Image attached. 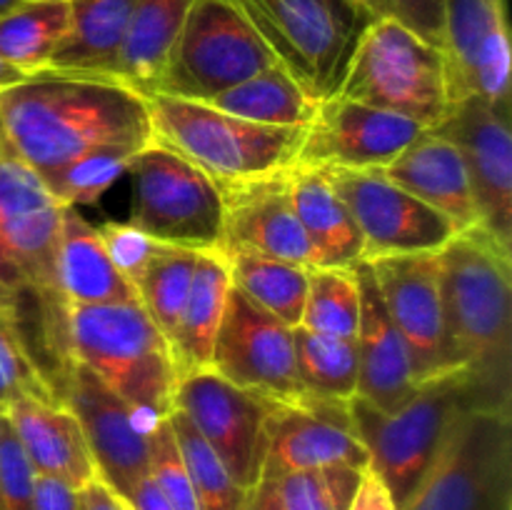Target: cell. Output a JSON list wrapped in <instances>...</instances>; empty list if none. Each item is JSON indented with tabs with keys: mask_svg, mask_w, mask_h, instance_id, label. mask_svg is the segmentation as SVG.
<instances>
[{
	"mask_svg": "<svg viewBox=\"0 0 512 510\" xmlns=\"http://www.w3.org/2000/svg\"><path fill=\"white\" fill-rule=\"evenodd\" d=\"M0 133L43 183L95 150L153 143L143 95L110 78L55 70L0 90Z\"/></svg>",
	"mask_w": 512,
	"mask_h": 510,
	"instance_id": "1",
	"label": "cell"
},
{
	"mask_svg": "<svg viewBox=\"0 0 512 510\" xmlns=\"http://www.w3.org/2000/svg\"><path fill=\"white\" fill-rule=\"evenodd\" d=\"M438 263L450 368L470 373L485 405L510 408L512 253L470 228L438 250Z\"/></svg>",
	"mask_w": 512,
	"mask_h": 510,
	"instance_id": "2",
	"label": "cell"
},
{
	"mask_svg": "<svg viewBox=\"0 0 512 510\" xmlns=\"http://www.w3.org/2000/svg\"><path fill=\"white\" fill-rule=\"evenodd\" d=\"M70 353L148 423L173 413L178 365L140 303L70 305Z\"/></svg>",
	"mask_w": 512,
	"mask_h": 510,
	"instance_id": "3",
	"label": "cell"
},
{
	"mask_svg": "<svg viewBox=\"0 0 512 510\" xmlns=\"http://www.w3.org/2000/svg\"><path fill=\"white\" fill-rule=\"evenodd\" d=\"M475 405L490 408L465 370L425 380L393 413H383L363 398L350 400V420L368 450V465L388 485L398 508L430 468L458 415Z\"/></svg>",
	"mask_w": 512,
	"mask_h": 510,
	"instance_id": "4",
	"label": "cell"
},
{
	"mask_svg": "<svg viewBox=\"0 0 512 510\" xmlns=\"http://www.w3.org/2000/svg\"><path fill=\"white\" fill-rule=\"evenodd\" d=\"M153 143L198 165L215 183L283 173L298 165L305 128H278L228 115L200 100L143 95Z\"/></svg>",
	"mask_w": 512,
	"mask_h": 510,
	"instance_id": "5",
	"label": "cell"
},
{
	"mask_svg": "<svg viewBox=\"0 0 512 510\" xmlns=\"http://www.w3.org/2000/svg\"><path fill=\"white\" fill-rule=\"evenodd\" d=\"M280 68L315 100L338 95L370 18L353 0H233Z\"/></svg>",
	"mask_w": 512,
	"mask_h": 510,
	"instance_id": "6",
	"label": "cell"
},
{
	"mask_svg": "<svg viewBox=\"0 0 512 510\" xmlns=\"http://www.w3.org/2000/svg\"><path fill=\"white\" fill-rule=\"evenodd\" d=\"M338 95L405 115L433 130L453 110L448 60L390 15L360 35Z\"/></svg>",
	"mask_w": 512,
	"mask_h": 510,
	"instance_id": "7",
	"label": "cell"
},
{
	"mask_svg": "<svg viewBox=\"0 0 512 510\" xmlns=\"http://www.w3.org/2000/svg\"><path fill=\"white\" fill-rule=\"evenodd\" d=\"M400 510H512L510 408L463 410Z\"/></svg>",
	"mask_w": 512,
	"mask_h": 510,
	"instance_id": "8",
	"label": "cell"
},
{
	"mask_svg": "<svg viewBox=\"0 0 512 510\" xmlns=\"http://www.w3.org/2000/svg\"><path fill=\"white\" fill-rule=\"evenodd\" d=\"M133 178L130 223L163 245L188 250L225 248V210L218 183L198 165L160 143L130 158Z\"/></svg>",
	"mask_w": 512,
	"mask_h": 510,
	"instance_id": "9",
	"label": "cell"
},
{
	"mask_svg": "<svg viewBox=\"0 0 512 510\" xmlns=\"http://www.w3.org/2000/svg\"><path fill=\"white\" fill-rule=\"evenodd\" d=\"M275 65L233 0H193L153 93L205 103Z\"/></svg>",
	"mask_w": 512,
	"mask_h": 510,
	"instance_id": "10",
	"label": "cell"
},
{
	"mask_svg": "<svg viewBox=\"0 0 512 510\" xmlns=\"http://www.w3.org/2000/svg\"><path fill=\"white\" fill-rule=\"evenodd\" d=\"M63 210L0 133V293H60L55 258Z\"/></svg>",
	"mask_w": 512,
	"mask_h": 510,
	"instance_id": "11",
	"label": "cell"
},
{
	"mask_svg": "<svg viewBox=\"0 0 512 510\" xmlns=\"http://www.w3.org/2000/svg\"><path fill=\"white\" fill-rule=\"evenodd\" d=\"M210 370L283 408L323 403L300 383L293 328L250 303L235 288H230L223 323L215 335Z\"/></svg>",
	"mask_w": 512,
	"mask_h": 510,
	"instance_id": "12",
	"label": "cell"
},
{
	"mask_svg": "<svg viewBox=\"0 0 512 510\" xmlns=\"http://www.w3.org/2000/svg\"><path fill=\"white\" fill-rule=\"evenodd\" d=\"M275 408V403L238 388L210 368L180 375L173 395V410L193 423L245 490L253 488L263 470L265 430Z\"/></svg>",
	"mask_w": 512,
	"mask_h": 510,
	"instance_id": "13",
	"label": "cell"
},
{
	"mask_svg": "<svg viewBox=\"0 0 512 510\" xmlns=\"http://www.w3.org/2000/svg\"><path fill=\"white\" fill-rule=\"evenodd\" d=\"M328 175L358 225L365 260L438 253L460 233L453 220L395 185L380 170H328Z\"/></svg>",
	"mask_w": 512,
	"mask_h": 510,
	"instance_id": "14",
	"label": "cell"
},
{
	"mask_svg": "<svg viewBox=\"0 0 512 510\" xmlns=\"http://www.w3.org/2000/svg\"><path fill=\"white\" fill-rule=\"evenodd\" d=\"M63 403L73 410L93 458L95 475L125 500L150 468V430L135 408L115 395L93 370L70 365Z\"/></svg>",
	"mask_w": 512,
	"mask_h": 510,
	"instance_id": "15",
	"label": "cell"
},
{
	"mask_svg": "<svg viewBox=\"0 0 512 510\" xmlns=\"http://www.w3.org/2000/svg\"><path fill=\"white\" fill-rule=\"evenodd\" d=\"M428 128L405 115L333 95L305 125L298 165L325 170H378L393 163Z\"/></svg>",
	"mask_w": 512,
	"mask_h": 510,
	"instance_id": "16",
	"label": "cell"
},
{
	"mask_svg": "<svg viewBox=\"0 0 512 510\" xmlns=\"http://www.w3.org/2000/svg\"><path fill=\"white\" fill-rule=\"evenodd\" d=\"M463 155L473 190L478 228L512 253V130L510 113L463 98L438 125Z\"/></svg>",
	"mask_w": 512,
	"mask_h": 510,
	"instance_id": "17",
	"label": "cell"
},
{
	"mask_svg": "<svg viewBox=\"0 0 512 510\" xmlns=\"http://www.w3.org/2000/svg\"><path fill=\"white\" fill-rule=\"evenodd\" d=\"M365 263L395 330L408 348L415 383L453 370L445 355L438 253L380 255Z\"/></svg>",
	"mask_w": 512,
	"mask_h": 510,
	"instance_id": "18",
	"label": "cell"
},
{
	"mask_svg": "<svg viewBox=\"0 0 512 510\" xmlns=\"http://www.w3.org/2000/svg\"><path fill=\"white\" fill-rule=\"evenodd\" d=\"M445 60L453 100L480 98L510 113L505 0H445Z\"/></svg>",
	"mask_w": 512,
	"mask_h": 510,
	"instance_id": "19",
	"label": "cell"
},
{
	"mask_svg": "<svg viewBox=\"0 0 512 510\" xmlns=\"http://www.w3.org/2000/svg\"><path fill=\"white\" fill-rule=\"evenodd\" d=\"M290 170L218 183L225 210L223 253L243 250L313 268V250L290 198Z\"/></svg>",
	"mask_w": 512,
	"mask_h": 510,
	"instance_id": "20",
	"label": "cell"
},
{
	"mask_svg": "<svg viewBox=\"0 0 512 510\" xmlns=\"http://www.w3.org/2000/svg\"><path fill=\"white\" fill-rule=\"evenodd\" d=\"M350 403L273 410L265 430L263 470L290 473L315 468H368V450L350 420Z\"/></svg>",
	"mask_w": 512,
	"mask_h": 510,
	"instance_id": "21",
	"label": "cell"
},
{
	"mask_svg": "<svg viewBox=\"0 0 512 510\" xmlns=\"http://www.w3.org/2000/svg\"><path fill=\"white\" fill-rule=\"evenodd\" d=\"M360 283L358 343V395L383 413L398 410L420 383H415L410 355L395 330L368 263L355 265Z\"/></svg>",
	"mask_w": 512,
	"mask_h": 510,
	"instance_id": "22",
	"label": "cell"
},
{
	"mask_svg": "<svg viewBox=\"0 0 512 510\" xmlns=\"http://www.w3.org/2000/svg\"><path fill=\"white\" fill-rule=\"evenodd\" d=\"M380 173L425 205L453 220L458 230L478 228L473 190L458 145L438 130H425Z\"/></svg>",
	"mask_w": 512,
	"mask_h": 510,
	"instance_id": "23",
	"label": "cell"
},
{
	"mask_svg": "<svg viewBox=\"0 0 512 510\" xmlns=\"http://www.w3.org/2000/svg\"><path fill=\"white\" fill-rule=\"evenodd\" d=\"M5 418L38 475H55L75 488H83L95 475L83 430L65 403L23 395L5 408Z\"/></svg>",
	"mask_w": 512,
	"mask_h": 510,
	"instance_id": "24",
	"label": "cell"
},
{
	"mask_svg": "<svg viewBox=\"0 0 512 510\" xmlns=\"http://www.w3.org/2000/svg\"><path fill=\"white\" fill-rule=\"evenodd\" d=\"M290 198L310 250L313 268H355L365 260L363 238L325 168L295 165L290 170Z\"/></svg>",
	"mask_w": 512,
	"mask_h": 510,
	"instance_id": "25",
	"label": "cell"
},
{
	"mask_svg": "<svg viewBox=\"0 0 512 510\" xmlns=\"http://www.w3.org/2000/svg\"><path fill=\"white\" fill-rule=\"evenodd\" d=\"M55 275L68 305L138 303L135 288L110 260L98 225L88 223L75 208L63 210Z\"/></svg>",
	"mask_w": 512,
	"mask_h": 510,
	"instance_id": "26",
	"label": "cell"
},
{
	"mask_svg": "<svg viewBox=\"0 0 512 510\" xmlns=\"http://www.w3.org/2000/svg\"><path fill=\"white\" fill-rule=\"evenodd\" d=\"M68 5V33L45 70L110 78L135 0H68Z\"/></svg>",
	"mask_w": 512,
	"mask_h": 510,
	"instance_id": "27",
	"label": "cell"
},
{
	"mask_svg": "<svg viewBox=\"0 0 512 510\" xmlns=\"http://www.w3.org/2000/svg\"><path fill=\"white\" fill-rule=\"evenodd\" d=\"M230 288H233V280H230L225 253L203 250L198 255L193 285H190L188 300L180 313L178 328L170 340V350H173L180 375L210 368V355H213L215 335L223 323Z\"/></svg>",
	"mask_w": 512,
	"mask_h": 510,
	"instance_id": "28",
	"label": "cell"
},
{
	"mask_svg": "<svg viewBox=\"0 0 512 510\" xmlns=\"http://www.w3.org/2000/svg\"><path fill=\"white\" fill-rule=\"evenodd\" d=\"M193 0H135L110 80L140 95L153 93Z\"/></svg>",
	"mask_w": 512,
	"mask_h": 510,
	"instance_id": "29",
	"label": "cell"
},
{
	"mask_svg": "<svg viewBox=\"0 0 512 510\" xmlns=\"http://www.w3.org/2000/svg\"><path fill=\"white\" fill-rule=\"evenodd\" d=\"M228 115L260 125L278 128H305L313 120L320 100L305 93L280 65L263 70L223 93L205 100Z\"/></svg>",
	"mask_w": 512,
	"mask_h": 510,
	"instance_id": "30",
	"label": "cell"
},
{
	"mask_svg": "<svg viewBox=\"0 0 512 510\" xmlns=\"http://www.w3.org/2000/svg\"><path fill=\"white\" fill-rule=\"evenodd\" d=\"M68 0H20L0 13V58L23 75L48 68L68 33Z\"/></svg>",
	"mask_w": 512,
	"mask_h": 510,
	"instance_id": "31",
	"label": "cell"
},
{
	"mask_svg": "<svg viewBox=\"0 0 512 510\" xmlns=\"http://www.w3.org/2000/svg\"><path fill=\"white\" fill-rule=\"evenodd\" d=\"M225 258H228L230 280L238 293H243L250 303L263 308L280 323L298 328L303 320L310 268L288 260L243 253V250L225 253Z\"/></svg>",
	"mask_w": 512,
	"mask_h": 510,
	"instance_id": "32",
	"label": "cell"
},
{
	"mask_svg": "<svg viewBox=\"0 0 512 510\" xmlns=\"http://www.w3.org/2000/svg\"><path fill=\"white\" fill-rule=\"evenodd\" d=\"M295 363L303 388L315 400L350 403L358 395V343L293 328Z\"/></svg>",
	"mask_w": 512,
	"mask_h": 510,
	"instance_id": "33",
	"label": "cell"
},
{
	"mask_svg": "<svg viewBox=\"0 0 512 510\" xmlns=\"http://www.w3.org/2000/svg\"><path fill=\"white\" fill-rule=\"evenodd\" d=\"M198 255V250L163 245L135 283L138 303L143 305V310L158 325L168 343L173 340L180 313L188 300Z\"/></svg>",
	"mask_w": 512,
	"mask_h": 510,
	"instance_id": "34",
	"label": "cell"
},
{
	"mask_svg": "<svg viewBox=\"0 0 512 510\" xmlns=\"http://www.w3.org/2000/svg\"><path fill=\"white\" fill-rule=\"evenodd\" d=\"M358 320L360 283L355 268H310L300 325L330 338H355Z\"/></svg>",
	"mask_w": 512,
	"mask_h": 510,
	"instance_id": "35",
	"label": "cell"
},
{
	"mask_svg": "<svg viewBox=\"0 0 512 510\" xmlns=\"http://www.w3.org/2000/svg\"><path fill=\"white\" fill-rule=\"evenodd\" d=\"M168 423L173 428L175 440H178L185 465H188L198 510H248L250 490L235 483L223 460L200 438L193 423L178 410L168 415Z\"/></svg>",
	"mask_w": 512,
	"mask_h": 510,
	"instance_id": "36",
	"label": "cell"
},
{
	"mask_svg": "<svg viewBox=\"0 0 512 510\" xmlns=\"http://www.w3.org/2000/svg\"><path fill=\"white\" fill-rule=\"evenodd\" d=\"M285 510H348L363 468H315L268 473Z\"/></svg>",
	"mask_w": 512,
	"mask_h": 510,
	"instance_id": "37",
	"label": "cell"
},
{
	"mask_svg": "<svg viewBox=\"0 0 512 510\" xmlns=\"http://www.w3.org/2000/svg\"><path fill=\"white\" fill-rule=\"evenodd\" d=\"M138 150L125 148H105L95 150V153L83 155V158L73 160L65 165L63 170L53 175L45 183V188L53 193L65 208H78V205H93L98 203L100 195L128 170L130 158Z\"/></svg>",
	"mask_w": 512,
	"mask_h": 510,
	"instance_id": "38",
	"label": "cell"
},
{
	"mask_svg": "<svg viewBox=\"0 0 512 510\" xmlns=\"http://www.w3.org/2000/svg\"><path fill=\"white\" fill-rule=\"evenodd\" d=\"M150 478L155 480L165 498L170 500L173 510H198L193 480H190L188 465H185L180 445L175 440L168 418L158 420L150 430Z\"/></svg>",
	"mask_w": 512,
	"mask_h": 510,
	"instance_id": "39",
	"label": "cell"
},
{
	"mask_svg": "<svg viewBox=\"0 0 512 510\" xmlns=\"http://www.w3.org/2000/svg\"><path fill=\"white\" fill-rule=\"evenodd\" d=\"M23 395L53 398V393L45 388L43 380L38 378L35 368L30 365L28 355H25L23 345L18 340V333H15L8 300L0 293V408L5 410Z\"/></svg>",
	"mask_w": 512,
	"mask_h": 510,
	"instance_id": "40",
	"label": "cell"
},
{
	"mask_svg": "<svg viewBox=\"0 0 512 510\" xmlns=\"http://www.w3.org/2000/svg\"><path fill=\"white\" fill-rule=\"evenodd\" d=\"M98 233L103 238L105 250H108L110 260L118 268V273L128 280L135 288V283L140 280V275L145 273V268L150 265V260L155 258L163 243H158L155 238H150L148 233H143L140 228H135L133 223H108L98 225Z\"/></svg>",
	"mask_w": 512,
	"mask_h": 510,
	"instance_id": "41",
	"label": "cell"
},
{
	"mask_svg": "<svg viewBox=\"0 0 512 510\" xmlns=\"http://www.w3.org/2000/svg\"><path fill=\"white\" fill-rule=\"evenodd\" d=\"M35 470L5 418L0 435V510H33Z\"/></svg>",
	"mask_w": 512,
	"mask_h": 510,
	"instance_id": "42",
	"label": "cell"
},
{
	"mask_svg": "<svg viewBox=\"0 0 512 510\" xmlns=\"http://www.w3.org/2000/svg\"><path fill=\"white\" fill-rule=\"evenodd\" d=\"M390 18L433 48H445V0H388Z\"/></svg>",
	"mask_w": 512,
	"mask_h": 510,
	"instance_id": "43",
	"label": "cell"
},
{
	"mask_svg": "<svg viewBox=\"0 0 512 510\" xmlns=\"http://www.w3.org/2000/svg\"><path fill=\"white\" fill-rule=\"evenodd\" d=\"M33 510H80V488L55 475H35Z\"/></svg>",
	"mask_w": 512,
	"mask_h": 510,
	"instance_id": "44",
	"label": "cell"
},
{
	"mask_svg": "<svg viewBox=\"0 0 512 510\" xmlns=\"http://www.w3.org/2000/svg\"><path fill=\"white\" fill-rule=\"evenodd\" d=\"M348 510H400L395 498L390 495L388 485L383 483L378 473L373 468H363L358 480V488H355L353 500H350Z\"/></svg>",
	"mask_w": 512,
	"mask_h": 510,
	"instance_id": "45",
	"label": "cell"
},
{
	"mask_svg": "<svg viewBox=\"0 0 512 510\" xmlns=\"http://www.w3.org/2000/svg\"><path fill=\"white\" fill-rule=\"evenodd\" d=\"M130 510H173L170 500L165 498L163 490L155 485V480L150 478V473L145 478L138 480L133 490H130L128 498L123 500Z\"/></svg>",
	"mask_w": 512,
	"mask_h": 510,
	"instance_id": "46",
	"label": "cell"
},
{
	"mask_svg": "<svg viewBox=\"0 0 512 510\" xmlns=\"http://www.w3.org/2000/svg\"><path fill=\"white\" fill-rule=\"evenodd\" d=\"M80 510H123V500L98 475H93L80 488Z\"/></svg>",
	"mask_w": 512,
	"mask_h": 510,
	"instance_id": "47",
	"label": "cell"
},
{
	"mask_svg": "<svg viewBox=\"0 0 512 510\" xmlns=\"http://www.w3.org/2000/svg\"><path fill=\"white\" fill-rule=\"evenodd\" d=\"M248 510H285L280 503L278 493H275L273 480L265 473H260V478L255 480V485L250 488V500Z\"/></svg>",
	"mask_w": 512,
	"mask_h": 510,
	"instance_id": "48",
	"label": "cell"
},
{
	"mask_svg": "<svg viewBox=\"0 0 512 510\" xmlns=\"http://www.w3.org/2000/svg\"><path fill=\"white\" fill-rule=\"evenodd\" d=\"M353 3L360 5L370 18H385V15H390L388 0H353Z\"/></svg>",
	"mask_w": 512,
	"mask_h": 510,
	"instance_id": "49",
	"label": "cell"
},
{
	"mask_svg": "<svg viewBox=\"0 0 512 510\" xmlns=\"http://www.w3.org/2000/svg\"><path fill=\"white\" fill-rule=\"evenodd\" d=\"M25 78H28V75H23L20 70H15L13 65H8L3 58H0V90L10 88V85H18L20 80Z\"/></svg>",
	"mask_w": 512,
	"mask_h": 510,
	"instance_id": "50",
	"label": "cell"
},
{
	"mask_svg": "<svg viewBox=\"0 0 512 510\" xmlns=\"http://www.w3.org/2000/svg\"><path fill=\"white\" fill-rule=\"evenodd\" d=\"M15 3H20V0H0V13H5L8 8H13Z\"/></svg>",
	"mask_w": 512,
	"mask_h": 510,
	"instance_id": "51",
	"label": "cell"
},
{
	"mask_svg": "<svg viewBox=\"0 0 512 510\" xmlns=\"http://www.w3.org/2000/svg\"><path fill=\"white\" fill-rule=\"evenodd\" d=\"M3 425H5V410L0 408V435H3Z\"/></svg>",
	"mask_w": 512,
	"mask_h": 510,
	"instance_id": "52",
	"label": "cell"
},
{
	"mask_svg": "<svg viewBox=\"0 0 512 510\" xmlns=\"http://www.w3.org/2000/svg\"><path fill=\"white\" fill-rule=\"evenodd\" d=\"M123 510H130V508H128V505H125V503H123Z\"/></svg>",
	"mask_w": 512,
	"mask_h": 510,
	"instance_id": "53",
	"label": "cell"
}]
</instances>
